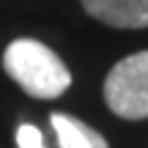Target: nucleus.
Masks as SVG:
<instances>
[{"mask_svg": "<svg viewBox=\"0 0 148 148\" xmlns=\"http://www.w3.org/2000/svg\"><path fill=\"white\" fill-rule=\"evenodd\" d=\"M3 69L25 93L36 99H55L71 85L66 63L36 38H16L3 52Z\"/></svg>", "mask_w": 148, "mask_h": 148, "instance_id": "nucleus-1", "label": "nucleus"}, {"mask_svg": "<svg viewBox=\"0 0 148 148\" xmlns=\"http://www.w3.org/2000/svg\"><path fill=\"white\" fill-rule=\"evenodd\" d=\"M104 101L126 121L148 118V49L118 60L104 79Z\"/></svg>", "mask_w": 148, "mask_h": 148, "instance_id": "nucleus-2", "label": "nucleus"}, {"mask_svg": "<svg viewBox=\"0 0 148 148\" xmlns=\"http://www.w3.org/2000/svg\"><path fill=\"white\" fill-rule=\"evenodd\" d=\"M82 5L110 27H148V0H82Z\"/></svg>", "mask_w": 148, "mask_h": 148, "instance_id": "nucleus-3", "label": "nucleus"}, {"mask_svg": "<svg viewBox=\"0 0 148 148\" xmlns=\"http://www.w3.org/2000/svg\"><path fill=\"white\" fill-rule=\"evenodd\" d=\"M49 121H52L55 137H58V148H107V140L96 129H90L88 123L71 115L55 112Z\"/></svg>", "mask_w": 148, "mask_h": 148, "instance_id": "nucleus-4", "label": "nucleus"}, {"mask_svg": "<svg viewBox=\"0 0 148 148\" xmlns=\"http://www.w3.org/2000/svg\"><path fill=\"white\" fill-rule=\"evenodd\" d=\"M16 145L19 148H44V134L33 123H22L16 129Z\"/></svg>", "mask_w": 148, "mask_h": 148, "instance_id": "nucleus-5", "label": "nucleus"}]
</instances>
